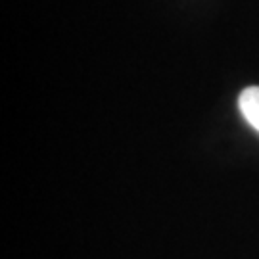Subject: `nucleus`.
<instances>
[{
  "label": "nucleus",
  "mask_w": 259,
  "mask_h": 259,
  "mask_svg": "<svg viewBox=\"0 0 259 259\" xmlns=\"http://www.w3.org/2000/svg\"><path fill=\"white\" fill-rule=\"evenodd\" d=\"M238 106L244 119L259 133V87H248L238 96Z\"/></svg>",
  "instance_id": "1"
}]
</instances>
